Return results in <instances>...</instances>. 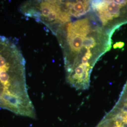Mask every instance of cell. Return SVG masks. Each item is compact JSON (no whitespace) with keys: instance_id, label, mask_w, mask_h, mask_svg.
<instances>
[{"instance_id":"2","label":"cell","mask_w":127,"mask_h":127,"mask_svg":"<svg viewBox=\"0 0 127 127\" xmlns=\"http://www.w3.org/2000/svg\"><path fill=\"white\" fill-rule=\"evenodd\" d=\"M0 107L35 118L27 91L26 62L18 44L0 35Z\"/></svg>"},{"instance_id":"4","label":"cell","mask_w":127,"mask_h":127,"mask_svg":"<svg viewBox=\"0 0 127 127\" xmlns=\"http://www.w3.org/2000/svg\"><path fill=\"white\" fill-rule=\"evenodd\" d=\"M91 8L103 27L113 34L127 24V0H91Z\"/></svg>"},{"instance_id":"1","label":"cell","mask_w":127,"mask_h":127,"mask_svg":"<svg viewBox=\"0 0 127 127\" xmlns=\"http://www.w3.org/2000/svg\"><path fill=\"white\" fill-rule=\"evenodd\" d=\"M113 33L91 12L59 27L55 35L62 50L66 81L77 90L89 88L95 64L112 48Z\"/></svg>"},{"instance_id":"3","label":"cell","mask_w":127,"mask_h":127,"mask_svg":"<svg viewBox=\"0 0 127 127\" xmlns=\"http://www.w3.org/2000/svg\"><path fill=\"white\" fill-rule=\"evenodd\" d=\"M91 0H29L20 7L21 13L42 23L55 35L61 26L91 12Z\"/></svg>"},{"instance_id":"5","label":"cell","mask_w":127,"mask_h":127,"mask_svg":"<svg viewBox=\"0 0 127 127\" xmlns=\"http://www.w3.org/2000/svg\"><path fill=\"white\" fill-rule=\"evenodd\" d=\"M95 127H127V80L115 105Z\"/></svg>"}]
</instances>
